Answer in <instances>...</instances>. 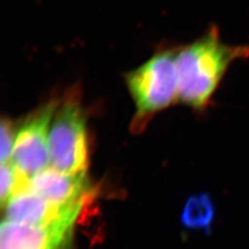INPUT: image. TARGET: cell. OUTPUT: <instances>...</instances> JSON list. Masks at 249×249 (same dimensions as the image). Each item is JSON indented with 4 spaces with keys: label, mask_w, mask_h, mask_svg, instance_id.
<instances>
[{
    "label": "cell",
    "mask_w": 249,
    "mask_h": 249,
    "mask_svg": "<svg viewBox=\"0 0 249 249\" xmlns=\"http://www.w3.org/2000/svg\"><path fill=\"white\" fill-rule=\"evenodd\" d=\"M249 57V46H232L221 40L213 26L195 42L177 50L178 99L188 107H208L232 63Z\"/></svg>",
    "instance_id": "cell-1"
},
{
    "label": "cell",
    "mask_w": 249,
    "mask_h": 249,
    "mask_svg": "<svg viewBox=\"0 0 249 249\" xmlns=\"http://www.w3.org/2000/svg\"><path fill=\"white\" fill-rule=\"evenodd\" d=\"M177 50L160 51L126 75L127 88L137 107L134 125L139 128L150 116L178 99Z\"/></svg>",
    "instance_id": "cell-2"
},
{
    "label": "cell",
    "mask_w": 249,
    "mask_h": 249,
    "mask_svg": "<svg viewBox=\"0 0 249 249\" xmlns=\"http://www.w3.org/2000/svg\"><path fill=\"white\" fill-rule=\"evenodd\" d=\"M48 149L53 169L71 176H86L89 164L85 117L76 92H71L53 116Z\"/></svg>",
    "instance_id": "cell-3"
},
{
    "label": "cell",
    "mask_w": 249,
    "mask_h": 249,
    "mask_svg": "<svg viewBox=\"0 0 249 249\" xmlns=\"http://www.w3.org/2000/svg\"><path fill=\"white\" fill-rule=\"evenodd\" d=\"M57 107V100L52 99L36 109L22 123L16 136L11 162L30 178L46 169L50 161L49 125Z\"/></svg>",
    "instance_id": "cell-4"
},
{
    "label": "cell",
    "mask_w": 249,
    "mask_h": 249,
    "mask_svg": "<svg viewBox=\"0 0 249 249\" xmlns=\"http://www.w3.org/2000/svg\"><path fill=\"white\" fill-rule=\"evenodd\" d=\"M83 203L54 204L29 190L9 198L6 221L43 228L72 229Z\"/></svg>",
    "instance_id": "cell-5"
},
{
    "label": "cell",
    "mask_w": 249,
    "mask_h": 249,
    "mask_svg": "<svg viewBox=\"0 0 249 249\" xmlns=\"http://www.w3.org/2000/svg\"><path fill=\"white\" fill-rule=\"evenodd\" d=\"M30 189L45 200L61 206L84 202L90 193L86 176L67 175L53 167L31 178Z\"/></svg>",
    "instance_id": "cell-6"
},
{
    "label": "cell",
    "mask_w": 249,
    "mask_h": 249,
    "mask_svg": "<svg viewBox=\"0 0 249 249\" xmlns=\"http://www.w3.org/2000/svg\"><path fill=\"white\" fill-rule=\"evenodd\" d=\"M72 229L43 228L4 221L0 231V249H63Z\"/></svg>",
    "instance_id": "cell-7"
},
{
    "label": "cell",
    "mask_w": 249,
    "mask_h": 249,
    "mask_svg": "<svg viewBox=\"0 0 249 249\" xmlns=\"http://www.w3.org/2000/svg\"><path fill=\"white\" fill-rule=\"evenodd\" d=\"M215 210L211 197L198 194L187 199L181 215V223L191 230L209 231L213 223Z\"/></svg>",
    "instance_id": "cell-8"
},
{
    "label": "cell",
    "mask_w": 249,
    "mask_h": 249,
    "mask_svg": "<svg viewBox=\"0 0 249 249\" xmlns=\"http://www.w3.org/2000/svg\"><path fill=\"white\" fill-rule=\"evenodd\" d=\"M1 163L10 162L14 149V129L12 123L9 119H2L1 121Z\"/></svg>",
    "instance_id": "cell-9"
},
{
    "label": "cell",
    "mask_w": 249,
    "mask_h": 249,
    "mask_svg": "<svg viewBox=\"0 0 249 249\" xmlns=\"http://www.w3.org/2000/svg\"><path fill=\"white\" fill-rule=\"evenodd\" d=\"M14 176H15V168L11 161L1 163L0 198H1L2 207H5L9 202L11 192H12L13 184H14Z\"/></svg>",
    "instance_id": "cell-10"
}]
</instances>
